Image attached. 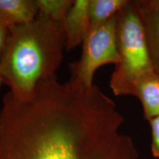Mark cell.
<instances>
[{"label":"cell","instance_id":"1","mask_svg":"<svg viewBox=\"0 0 159 159\" xmlns=\"http://www.w3.org/2000/svg\"><path fill=\"white\" fill-rule=\"evenodd\" d=\"M116 103L93 85L57 77L30 100L10 91L0 108V159H139Z\"/></svg>","mask_w":159,"mask_h":159},{"label":"cell","instance_id":"2","mask_svg":"<svg viewBox=\"0 0 159 159\" xmlns=\"http://www.w3.org/2000/svg\"><path fill=\"white\" fill-rule=\"evenodd\" d=\"M64 50L63 23L38 13L30 22L10 27L0 57L2 84L17 100H30L40 83L56 77Z\"/></svg>","mask_w":159,"mask_h":159},{"label":"cell","instance_id":"3","mask_svg":"<svg viewBox=\"0 0 159 159\" xmlns=\"http://www.w3.org/2000/svg\"><path fill=\"white\" fill-rule=\"evenodd\" d=\"M116 39L119 62L111 76L110 88L116 96L132 95L139 79L154 71L136 0H129L117 13Z\"/></svg>","mask_w":159,"mask_h":159},{"label":"cell","instance_id":"4","mask_svg":"<svg viewBox=\"0 0 159 159\" xmlns=\"http://www.w3.org/2000/svg\"><path fill=\"white\" fill-rule=\"evenodd\" d=\"M116 25L117 14L89 31L82 43L80 58L69 65L71 79L76 80L84 87H91L94 85L95 71L99 67L118 64Z\"/></svg>","mask_w":159,"mask_h":159},{"label":"cell","instance_id":"5","mask_svg":"<svg viewBox=\"0 0 159 159\" xmlns=\"http://www.w3.org/2000/svg\"><path fill=\"white\" fill-rule=\"evenodd\" d=\"M152 68L159 74V0H136Z\"/></svg>","mask_w":159,"mask_h":159},{"label":"cell","instance_id":"6","mask_svg":"<svg viewBox=\"0 0 159 159\" xmlns=\"http://www.w3.org/2000/svg\"><path fill=\"white\" fill-rule=\"evenodd\" d=\"M89 0H75L63 21L66 50L82 45L90 30L89 18Z\"/></svg>","mask_w":159,"mask_h":159},{"label":"cell","instance_id":"7","mask_svg":"<svg viewBox=\"0 0 159 159\" xmlns=\"http://www.w3.org/2000/svg\"><path fill=\"white\" fill-rule=\"evenodd\" d=\"M132 96L142 105L144 117L150 120L159 114V74L152 71L143 75L136 83Z\"/></svg>","mask_w":159,"mask_h":159},{"label":"cell","instance_id":"8","mask_svg":"<svg viewBox=\"0 0 159 159\" xmlns=\"http://www.w3.org/2000/svg\"><path fill=\"white\" fill-rule=\"evenodd\" d=\"M38 13L36 0H0V25L7 28L30 22Z\"/></svg>","mask_w":159,"mask_h":159},{"label":"cell","instance_id":"9","mask_svg":"<svg viewBox=\"0 0 159 159\" xmlns=\"http://www.w3.org/2000/svg\"><path fill=\"white\" fill-rule=\"evenodd\" d=\"M129 0H89L90 30L105 23L119 13Z\"/></svg>","mask_w":159,"mask_h":159},{"label":"cell","instance_id":"10","mask_svg":"<svg viewBox=\"0 0 159 159\" xmlns=\"http://www.w3.org/2000/svg\"><path fill=\"white\" fill-rule=\"evenodd\" d=\"M74 0H36L39 13L48 19L63 23Z\"/></svg>","mask_w":159,"mask_h":159},{"label":"cell","instance_id":"11","mask_svg":"<svg viewBox=\"0 0 159 159\" xmlns=\"http://www.w3.org/2000/svg\"><path fill=\"white\" fill-rule=\"evenodd\" d=\"M151 128V152L152 156L159 158V114L148 120Z\"/></svg>","mask_w":159,"mask_h":159},{"label":"cell","instance_id":"12","mask_svg":"<svg viewBox=\"0 0 159 159\" xmlns=\"http://www.w3.org/2000/svg\"><path fill=\"white\" fill-rule=\"evenodd\" d=\"M7 35H8V28L5 26L0 25V57L5 46Z\"/></svg>","mask_w":159,"mask_h":159},{"label":"cell","instance_id":"13","mask_svg":"<svg viewBox=\"0 0 159 159\" xmlns=\"http://www.w3.org/2000/svg\"><path fill=\"white\" fill-rule=\"evenodd\" d=\"M2 84V80H1V78H0V85H1Z\"/></svg>","mask_w":159,"mask_h":159}]
</instances>
